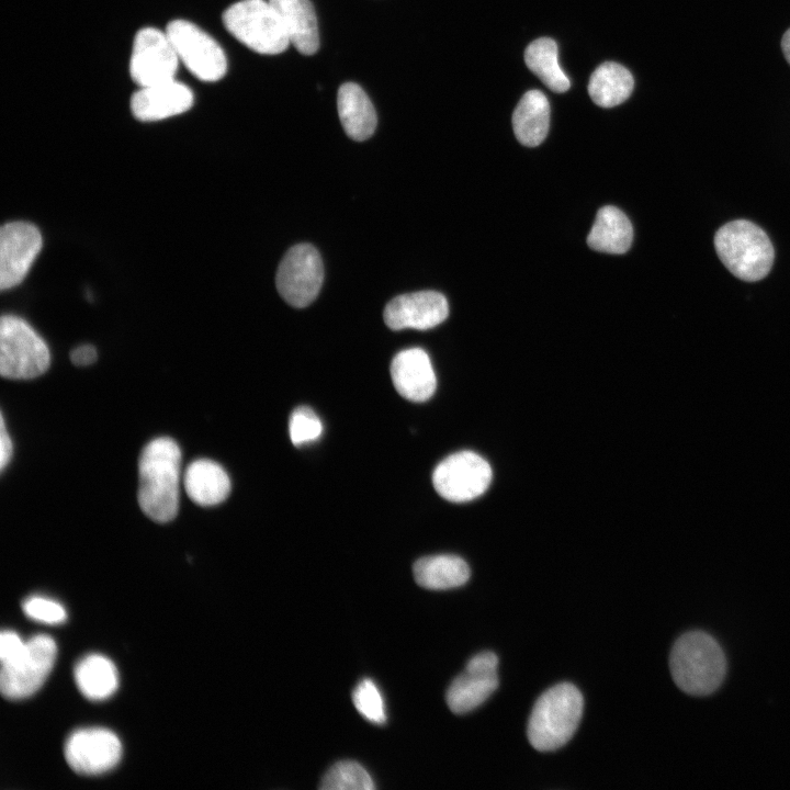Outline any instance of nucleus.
I'll return each mask as SVG.
<instances>
[{
    "label": "nucleus",
    "instance_id": "1",
    "mask_svg": "<svg viewBox=\"0 0 790 790\" xmlns=\"http://www.w3.org/2000/svg\"><path fill=\"white\" fill-rule=\"evenodd\" d=\"M181 450L169 437L149 441L138 460L137 500L142 511L151 520L166 523L179 510Z\"/></svg>",
    "mask_w": 790,
    "mask_h": 790
},
{
    "label": "nucleus",
    "instance_id": "2",
    "mask_svg": "<svg viewBox=\"0 0 790 790\" xmlns=\"http://www.w3.org/2000/svg\"><path fill=\"white\" fill-rule=\"evenodd\" d=\"M669 668L680 690L691 696H708L723 682L726 658L713 636L703 631H689L674 643Z\"/></svg>",
    "mask_w": 790,
    "mask_h": 790
},
{
    "label": "nucleus",
    "instance_id": "3",
    "mask_svg": "<svg viewBox=\"0 0 790 790\" xmlns=\"http://www.w3.org/2000/svg\"><path fill=\"white\" fill-rule=\"evenodd\" d=\"M583 709V695L573 684H557L544 691L528 722L527 734L532 747L551 752L564 746L576 732Z\"/></svg>",
    "mask_w": 790,
    "mask_h": 790
},
{
    "label": "nucleus",
    "instance_id": "4",
    "mask_svg": "<svg viewBox=\"0 0 790 790\" xmlns=\"http://www.w3.org/2000/svg\"><path fill=\"white\" fill-rule=\"evenodd\" d=\"M714 247L726 269L743 281L764 279L774 263L769 237L749 221L736 219L720 227L714 236Z\"/></svg>",
    "mask_w": 790,
    "mask_h": 790
},
{
    "label": "nucleus",
    "instance_id": "5",
    "mask_svg": "<svg viewBox=\"0 0 790 790\" xmlns=\"http://www.w3.org/2000/svg\"><path fill=\"white\" fill-rule=\"evenodd\" d=\"M226 30L251 50L276 55L290 45L287 34L269 0H241L223 13Z\"/></svg>",
    "mask_w": 790,
    "mask_h": 790
},
{
    "label": "nucleus",
    "instance_id": "6",
    "mask_svg": "<svg viewBox=\"0 0 790 790\" xmlns=\"http://www.w3.org/2000/svg\"><path fill=\"white\" fill-rule=\"evenodd\" d=\"M50 363L46 342L22 318L3 315L0 321V373L10 380H31Z\"/></svg>",
    "mask_w": 790,
    "mask_h": 790
},
{
    "label": "nucleus",
    "instance_id": "7",
    "mask_svg": "<svg viewBox=\"0 0 790 790\" xmlns=\"http://www.w3.org/2000/svg\"><path fill=\"white\" fill-rule=\"evenodd\" d=\"M57 654L54 639L37 634L26 641L21 655L1 666L0 689L8 699H23L36 692L50 673Z\"/></svg>",
    "mask_w": 790,
    "mask_h": 790
},
{
    "label": "nucleus",
    "instance_id": "8",
    "mask_svg": "<svg viewBox=\"0 0 790 790\" xmlns=\"http://www.w3.org/2000/svg\"><path fill=\"white\" fill-rule=\"evenodd\" d=\"M488 462L473 451H461L447 456L432 473L437 493L453 503L477 498L492 482Z\"/></svg>",
    "mask_w": 790,
    "mask_h": 790
},
{
    "label": "nucleus",
    "instance_id": "9",
    "mask_svg": "<svg viewBox=\"0 0 790 790\" xmlns=\"http://www.w3.org/2000/svg\"><path fill=\"white\" fill-rule=\"evenodd\" d=\"M179 60L198 79L213 82L222 79L227 70V59L218 43L185 20H173L166 29Z\"/></svg>",
    "mask_w": 790,
    "mask_h": 790
},
{
    "label": "nucleus",
    "instance_id": "10",
    "mask_svg": "<svg viewBox=\"0 0 790 790\" xmlns=\"http://www.w3.org/2000/svg\"><path fill=\"white\" fill-rule=\"evenodd\" d=\"M324 280L321 258L308 244L295 245L281 260L275 284L280 295L294 307L309 305L318 295Z\"/></svg>",
    "mask_w": 790,
    "mask_h": 790
},
{
    "label": "nucleus",
    "instance_id": "11",
    "mask_svg": "<svg viewBox=\"0 0 790 790\" xmlns=\"http://www.w3.org/2000/svg\"><path fill=\"white\" fill-rule=\"evenodd\" d=\"M179 61L166 32L154 27H145L137 32L129 61V74L140 88L173 80Z\"/></svg>",
    "mask_w": 790,
    "mask_h": 790
},
{
    "label": "nucleus",
    "instance_id": "12",
    "mask_svg": "<svg viewBox=\"0 0 790 790\" xmlns=\"http://www.w3.org/2000/svg\"><path fill=\"white\" fill-rule=\"evenodd\" d=\"M65 758L77 774L98 775L117 765L122 744L115 733L102 727L81 729L65 743Z\"/></svg>",
    "mask_w": 790,
    "mask_h": 790
},
{
    "label": "nucleus",
    "instance_id": "13",
    "mask_svg": "<svg viewBox=\"0 0 790 790\" xmlns=\"http://www.w3.org/2000/svg\"><path fill=\"white\" fill-rule=\"evenodd\" d=\"M42 235L26 222H11L0 230V289L20 284L42 248Z\"/></svg>",
    "mask_w": 790,
    "mask_h": 790
},
{
    "label": "nucleus",
    "instance_id": "14",
    "mask_svg": "<svg viewBox=\"0 0 790 790\" xmlns=\"http://www.w3.org/2000/svg\"><path fill=\"white\" fill-rule=\"evenodd\" d=\"M449 305L444 295L421 291L394 297L384 309V321L393 330H427L444 321Z\"/></svg>",
    "mask_w": 790,
    "mask_h": 790
},
{
    "label": "nucleus",
    "instance_id": "15",
    "mask_svg": "<svg viewBox=\"0 0 790 790\" xmlns=\"http://www.w3.org/2000/svg\"><path fill=\"white\" fill-rule=\"evenodd\" d=\"M194 101L192 91L176 79L142 87L131 99L134 116L144 122L160 121L188 111Z\"/></svg>",
    "mask_w": 790,
    "mask_h": 790
},
{
    "label": "nucleus",
    "instance_id": "16",
    "mask_svg": "<svg viewBox=\"0 0 790 790\" xmlns=\"http://www.w3.org/2000/svg\"><path fill=\"white\" fill-rule=\"evenodd\" d=\"M391 376L398 394L411 402L429 399L437 387L430 358L420 348L398 352L391 363Z\"/></svg>",
    "mask_w": 790,
    "mask_h": 790
},
{
    "label": "nucleus",
    "instance_id": "17",
    "mask_svg": "<svg viewBox=\"0 0 790 790\" xmlns=\"http://www.w3.org/2000/svg\"><path fill=\"white\" fill-rule=\"evenodd\" d=\"M278 12L290 44L303 55H313L319 47V33L314 7L309 0H269Z\"/></svg>",
    "mask_w": 790,
    "mask_h": 790
},
{
    "label": "nucleus",
    "instance_id": "18",
    "mask_svg": "<svg viewBox=\"0 0 790 790\" xmlns=\"http://www.w3.org/2000/svg\"><path fill=\"white\" fill-rule=\"evenodd\" d=\"M183 486L190 499L203 507L218 505L230 493L228 474L222 465L208 459H198L188 465Z\"/></svg>",
    "mask_w": 790,
    "mask_h": 790
},
{
    "label": "nucleus",
    "instance_id": "19",
    "mask_svg": "<svg viewBox=\"0 0 790 790\" xmlns=\"http://www.w3.org/2000/svg\"><path fill=\"white\" fill-rule=\"evenodd\" d=\"M337 109L341 125L350 138L361 142L372 136L377 123L376 113L359 84L346 82L340 86Z\"/></svg>",
    "mask_w": 790,
    "mask_h": 790
},
{
    "label": "nucleus",
    "instance_id": "20",
    "mask_svg": "<svg viewBox=\"0 0 790 790\" xmlns=\"http://www.w3.org/2000/svg\"><path fill=\"white\" fill-rule=\"evenodd\" d=\"M550 113V103L543 92H526L512 113L514 133L519 143L528 147L540 145L549 132Z\"/></svg>",
    "mask_w": 790,
    "mask_h": 790
},
{
    "label": "nucleus",
    "instance_id": "21",
    "mask_svg": "<svg viewBox=\"0 0 790 790\" xmlns=\"http://www.w3.org/2000/svg\"><path fill=\"white\" fill-rule=\"evenodd\" d=\"M633 240V228L628 216L616 206L601 207L587 236L588 246L600 252L621 255Z\"/></svg>",
    "mask_w": 790,
    "mask_h": 790
},
{
    "label": "nucleus",
    "instance_id": "22",
    "mask_svg": "<svg viewBox=\"0 0 790 790\" xmlns=\"http://www.w3.org/2000/svg\"><path fill=\"white\" fill-rule=\"evenodd\" d=\"M416 583L427 589L444 590L464 585L471 575L460 556L439 554L417 560L413 566Z\"/></svg>",
    "mask_w": 790,
    "mask_h": 790
},
{
    "label": "nucleus",
    "instance_id": "23",
    "mask_svg": "<svg viewBox=\"0 0 790 790\" xmlns=\"http://www.w3.org/2000/svg\"><path fill=\"white\" fill-rule=\"evenodd\" d=\"M74 675L78 689L90 700H104L112 696L119 686L115 665L100 654H89L80 659Z\"/></svg>",
    "mask_w": 790,
    "mask_h": 790
},
{
    "label": "nucleus",
    "instance_id": "24",
    "mask_svg": "<svg viewBox=\"0 0 790 790\" xmlns=\"http://www.w3.org/2000/svg\"><path fill=\"white\" fill-rule=\"evenodd\" d=\"M633 87V76L625 67L614 61H606L591 74L588 93L597 105L613 108L631 95Z\"/></svg>",
    "mask_w": 790,
    "mask_h": 790
},
{
    "label": "nucleus",
    "instance_id": "25",
    "mask_svg": "<svg viewBox=\"0 0 790 790\" xmlns=\"http://www.w3.org/2000/svg\"><path fill=\"white\" fill-rule=\"evenodd\" d=\"M498 675L466 670L455 677L445 695L447 704L455 714L467 713L485 700L497 689Z\"/></svg>",
    "mask_w": 790,
    "mask_h": 790
},
{
    "label": "nucleus",
    "instance_id": "26",
    "mask_svg": "<svg viewBox=\"0 0 790 790\" xmlns=\"http://www.w3.org/2000/svg\"><path fill=\"white\" fill-rule=\"evenodd\" d=\"M558 48L554 40L540 37L524 50L527 67L553 92H566L571 82L558 65Z\"/></svg>",
    "mask_w": 790,
    "mask_h": 790
},
{
    "label": "nucleus",
    "instance_id": "27",
    "mask_svg": "<svg viewBox=\"0 0 790 790\" xmlns=\"http://www.w3.org/2000/svg\"><path fill=\"white\" fill-rule=\"evenodd\" d=\"M323 790H372L374 782L366 769L353 760L332 765L320 781Z\"/></svg>",
    "mask_w": 790,
    "mask_h": 790
},
{
    "label": "nucleus",
    "instance_id": "28",
    "mask_svg": "<svg viewBox=\"0 0 790 790\" xmlns=\"http://www.w3.org/2000/svg\"><path fill=\"white\" fill-rule=\"evenodd\" d=\"M352 701L358 712L373 724L386 722V710L383 696L371 678L361 679L352 691Z\"/></svg>",
    "mask_w": 790,
    "mask_h": 790
},
{
    "label": "nucleus",
    "instance_id": "29",
    "mask_svg": "<svg viewBox=\"0 0 790 790\" xmlns=\"http://www.w3.org/2000/svg\"><path fill=\"white\" fill-rule=\"evenodd\" d=\"M289 432L292 443L300 447L317 440L323 432V425L311 408L300 406L290 416Z\"/></svg>",
    "mask_w": 790,
    "mask_h": 790
},
{
    "label": "nucleus",
    "instance_id": "30",
    "mask_svg": "<svg viewBox=\"0 0 790 790\" xmlns=\"http://www.w3.org/2000/svg\"><path fill=\"white\" fill-rule=\"evenodd\" d=\"M22 608L25 616L32 620L47 624L63 623L67 618V612L59 602L40 596L25 599Z\"/></svg>",
    "mask_w": 790,
    "mask_h": 790
},
{
    "label": "nucleus",
    "instance_id": "31",
    "mask_svg": "<svg viewBox=\"0 0 790 790\" xmlns=\"http://www.w3.org/2000/svg\"><path fill=\"white\" fill-rule=\"evenodd\" d=\"M26 642L13 631L3 630L0 634L1 666L10 664L18 658L25 648Z\"/></svg>",
    "mask_w": 790,
    "mask_h": 790
},
{
    "label": "nucleus",
    "instance_id": "32",
    "mask_svg": "<svg viewBox=\"0 0 790 790\" xmlns=\"http://www.w3.org/2000/svg\"><path fill=\"white\" fill-rule=\"evenodd\" d=\"M498 667V657L495 653L490 651L481 652L476 655H474L467 663H466V670L471 672H477V673H485V674H495L497 673Z\"/></svg>",
    "mask_w": 790,
    "mask_h": 790
},
{
    "label": "nucleus",
    "instance_id": "33",
    "mask_svg": "<svg viewBox=\"0 0 790 790\" xmlns=\"http://www.w3.org/2000/svg\"><path fill=\"white\" fill-rule=\"evenodd\" d=\"M98 353L93 346L82 345L75 348L70 353V360L75 365H90L97 360Z\"/></svg>",
    "mask_w": 790,
    "mask_h": 790
},
{
    "label": "nucleus",
    "instance_id": "34",
    "mask_svg": "<svg viewBox=\"0 0 790 790\" xmlns=\"http://www.w3.org/2000/svg\"><path fill=\"white\" fill-rule=\"evenodd\" d=\"M0 425V469L1 471H3L11 460L13 453V444L10 435L5 429V422L2 414Z\"/></svg>",
    "mask_w": 790,
    "mask_h": 790
},
{
    "label": "nucleus",
    "instance_id": "35",
    "mask_svg": "<svg viewBox=\"0 0 790 790\" xmlns=\"http://www.w3.org/2000/svg\"><path fill=\"white\" fill-rule=\"evenodd\" d=\"M781 48L787 61L790 65V29L782 36Z\"/></svg>",
    "mask_w": 790,
    "mask_h": 790
}]
</instances>
